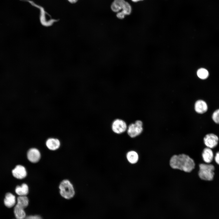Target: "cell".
Instances as JSON below:
<instances>
[{
	"label": "cell",
	"instance_id": "6da1fadb",
	"mask_svg": "<svg viewBox=\"0 0 219 219\" xmlns=\"http://www.w3.org/2000/svg\"><path fill=\"white\" fill-rule=\"evenodd\" d=\"M169 164L173 169L186 172H191L195 166L193 160L188 155L184 154L172 156L170 158Z\"/></svg>",
	"mask_w": 219,
	"mask_h": 219
},
{
	"label": "cell",
	"instance_id": "7a4b0ae2",
	"mask_svg": "<svg viewBox=\"0 0 219 219\" xmlns=\"http://www.w3.org/2000/svg\"><path fill=\"white\" fill-rule=\"evenodd\" d=\"M112 10L117 12V17L119 19H123L125 15L130 14L131 8L129 4L124 0H114L111 6Z\"/></svg>",
	"mask_w": 219,
	"mask_h": 219
},
{
	"label": "cell",
	"instance_id": "3957f363",
	"mask_svg": "<svg viewBox=\"0 0 219 219\" xmlns=\"http://www.w3.org/2000/svg\"><path fill=\"white\" fill-rule=\"evenodd\" d=\"M59 188L61 196L66 199L73 198L75 194V191L72 184L68 180L64 179L60 183Z\"/></svg>",
	"mask_w": 219,
	"mask_h": 219
},
{
	"label": "cell",
	"instance_id": "277c9868",
	"mask_svg": "<svg viewBox=\"0 0 219 219\" xmlns=\"http://www.w3.org/2000/svg\"><path fill=\"white\" fill-rule=\"evenodd\" d=\"M214 166L212 165L201 164L199 165V176L202 179L211 180L214 178Z\"/></svg>",
	"mask_w": 219,
	"mask_h": 219
},
{
	"label": "cell",
	"instance_id": "5b68a950",
	"mask_svg": "<svg viewBox=\"0 0 219 219\" xmlns=\"http://www.w3.org/2000/svg\"><path fill=\"white\" fill-rule=\"evenodd\" d=\"M143 123L140 120L136 121L134 123H131L127 127V132L131 138H134L141 134L143 131Z\"/></svg>",
	"mask_w": 219,
	"mask_h": 219
},
{
	"label": "cell",
	"instance_id": "8992f818",
	"mask_svg": "<svg viewBox=\"0 0 219 219\" xmlns=\"http://www.w3.org/2000/svg\"><path fill=\"white\" fill-rule=\"evenodd\" d=\"M111 128L114 133L120 134L127 130V127L126 123L123 120L117 119L113 122Z\"/></svg>",
	"mask_w": 219,
	"mask_h": 219
},
{
	"label": "cell",
	"instance_id": "52a82bcc",
	"mask_svg": "<svg viewBox=\"0 0 219 219\" xmlns=\"http://www.w3.org/2000/svg\"><path fill=\"white\" fill-rule=\"evenodd\" d=\"M218 141V136L213 133L207 134L203 138L204 144L207 148H214L216 147Z\"/></svg>",
	"mask_w": 219,
	"mask_h": 219
},
{
	"label": "cell",
	"instance_id": "ba28073f",
	"mask_svg": "<svg viewBox=\"0 0 219 219\" xmlns=\"http://www.w3.org/2000/svg\"><path fill=\"white\" fill-rule=\"evenodd\" d=\"M27 158L29 161L31 162L36 163L40 160L41 158V154L38 149L32 148L28 151Z\"/></svg>",
	"mask_w": 219,
	"mask_h": 219
},
{
	"label": "cell",
	"instance_id": "9c48e42d",
	"mask_svg": "<svg viewBox=\"0 0 219 219\" xmlns=\"http://www.w3.org/2000/svg\"><path fill=\"white\" fill-rule=\"evenodd\" d=\"M12 174L16 178L19 179H22L27 176V171L25 167L20 165H17L12 170Z\"/></svg>",
	"mask_w": 219,
	"mask_h": 219
},
{
	"label": "cell",
	"instance_id": "30bf717a",
	"mask_svg": "<svg viewBox=\"0 0 219 219\" xmlns=\"http://www.w3.org/2000/svg\"><path fill=\"white\" fill-rule=\"evenodd\" d=\"M194 108L196 112L199 114H202L207 111L208 106L205 101L199 99L195 102Z\"/></svg>",
	"mask_w": 219,
	"mask_h": 219
},
{
	"label": "cell",
	"instance_id": "8fae6325",
	"mask_svg": "<svg viewBox=\"0 0 219 219\" xmlns=\"http://www.w3.org/2000/svg\"><path fill=\"white\" fill-rule=\"evenodd\" d=\"M46 144L48 149L52 151H55L59 148L61 143L58 139L50 138L47 140Z\"/></svg>",
	"mask_w": 219,
	"mask_h": 219
},
{
	"label": "cell",
	"instance_id": "7c38bea8",
	"mask_svg": "<svg viewBox=\"0 0 219 219\" xmlns=\"http://www.w3.org/2000/svg\"><path fill=\"white\" fill-rule=\"evenodd\" d=\"M202 157L206 163H209L211 162L214 157L213 153L211 148L207 147L205 148L202 153Z\"/></svg>",
	"mask_w": 219,
	"mask_h": 219
},
{
	"label": "cell",
	"instance_id": "4fadbf2b",
	"mask_svg": "<svg viewBox=\"0 0 219 219\" xmlns=\"http://www.w3.org/2000/svg\"><path fill=\"white\" fill-rule=\"evenodd\" d=\"M16 203L15 196L11 193H7L5 195L4 200L5 205L8 207L10 208L14 206Z\"/></svg>",
	"mask_w": 219,
	"mask_h": 219
},
{
	"label": "cell",
	"instance_id": "5bb4252c",
	"mask_svg": "<svg viewBox=\"0 0 219 219\" xmlns=\"http://www.w3.org/2000/svg\"><path fill=\"white\" fill-rule=\"evenodd\" d=\"M126 158L128 161L131 164L137 163L139 160V155L137 153L133 150L128 151L126 154Z\"/></svg>",
	"mask_w": 219,
	"mask_h": 219
},
{
	"label": "cell",
	"instance_id": "9a60e30c",
	"mask_svg": "<svg viewBox=\"0 0 219 219\" xmlns=\"http://www.w3.org/2000/svg\"><path fill=\"white\" fill-rule=\"evenodd\" d=\"M29 191V187L25 183H23L21 186H17L15 189L16 193L19 196H26Z\"/></svg>",
	"mask_w": 219,
	"mask_h": 219
},
{
	"label": "cell",
	"instance_id": "2e32d148",
	"mask_svg": "<svg viewBox=\"0 0 219 219\" xmlns=\"http://www.w3.org/2000/svg\"><path fill=\"white\" fill-rule=\"evenodd\" d=\"M24 209L16 205L14 208V213L16 219H23L26 216Z\"/></svg>",
	"mask_w": 219,
	"mask_h": 219
},
{
	"label": "cell",
	"instance_id": "e0dca14e",
	"mask_svg": "<svg viewBox=\"0 0 219 219\" xmlns=\"http://www.w3.org/2000/svg\"><path fill=\"white\" fill-rule=\"evenodd\" d=\"M29 203V199L26 196H19L17 198L16 205L25 209L28 206Z\"/></svg>",
	"mask_w": 219,
	"mask_h": 219
},
{
	"label": "cell",
	"instance_id": "ac0fdd59",
	"mask_svg": "<svg viewBox=\"0 0 219 219\" xmlns=\"http://www.w3.org/2000/svg\"><path fill=\"white\" fill-rule=\"evenodd\" d=\"M197 74L198 77L202 79H207L209 75L208 71L203 68L199 69L197 71Z\"/></svg>",
	"mask_w": 219,
	"mask_h": 219
},
{
	"label": "cell",
	"instance_id": "d6986e66",
	"mask_svg": "<svg viewBox=\"0 0 219 219\" xmlns=\"http://www.w3.org/2000/svg\"><path fill=\"white\" fill-rule=\"evenodd\" d=\"M212 118L215 123L219 124V108L216 109L213 112Z\"/></svg>",
	"mask_w": 219,
	"mask_h": 219
},
{
	"label": "cell",
	"instance_id": "ffe728a7",
	"mask_svg": "<svg viewBox=\"0 0 219 219\" xmlns=\"http://www.w3.org/2000/svg\"><path fill=\"white\" fill-rule=\"evenodd\" d=\"M23 219H43L41 217L38 215H30L26 216Z\"/></svg>",
	"mask_w": 219,
	"mask_h": 219
},
{
	"label": "cell",
	"instance_id": "44dd1931",
	"mask_svg": "<svg viewBox=\"0 0 219 219\" xmlns=\"http://www.w3.org/2000/svg\"><path fill=\"white\" fill-rule=\"evenodd\" d=\"M215 160L216 162L219 165V152L216 154L215 157Z\"/></svg>",
	"mask_w": 219,
	"mask_h": 219
},
{
	"label": "cell",
	"instance_id": "7402d4cb",
	"mask_svg": "<svg viewBox=\"0 0 219 219\" xmlns=\"http://www.w3.org/2000/svg\"><path fill=\"white\" fill-rule=\"evenodd\" d=\"M70 2L74 3L76 2L78 0H68Z\"/></svg>",
	"mask_w": 219,
	"mask_h": 219
},
{
	"label": "cell",
	"instance_id": "603a6c76",
	"mask_svg": "<svg viewBox=\"0 0 219 219\" xmlns=\"http://www.w3.org/2000/svg\"><path fill=\"white\" fill-rule=\"evenodd\" d=\"M142 0H131V1H133V2H137L138 1H142Z\"/></svg>",
	"mask_w": 219,
	"mask_h": 219
}]
</instances>
